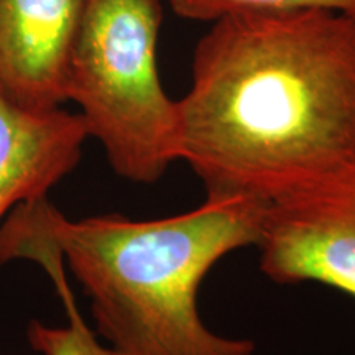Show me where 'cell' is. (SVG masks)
<instances>
[{"label": "cell", "instance_id": "obj_8", "mask_svg": "<svg viewBox=\"0 0 355 355\" xmlns=\"http://www.w3.org/2000/svg\"><path fill=\"white\" fill-rule=\"evenodd\" d=\"M176 15L214 21L242 12L331 10L355 19V0H166Z\"/></svg>", "mask_w": 355, "mask_h": 355}, {"label": "cell", "instance_id": "obj_2", "mask_svg": "<svg viewBox=\"0 0 355 355\" xmlns=\"http://www.w3.org/2000/svg\"><path fill=\"white\" fill-rule=\"evenodd\" d=\"M91 303L97 336L119 355H255L250 339L211 331L198 308L206 275L257 245L266 201L206 196L163 219H68L46 199L26 204Z\"/></svg>", "mask_w": 355, "mask_h": 355}, {"label": "cell", "instance_id": "obj_4", "mask_svg": "<svg viewBox=\"0 0 355 355\" xmlns=\"http://www.w3.org/2000/svg\"><path fill=\"white\" fill-rule=\"evenodd\" d=\"M255 247L278 285L319 283L355 298V165L266 202Z\"/></svg>", "mask_w": 355, "mask_h": 355}, {"label": "cell", "instance_id": "obj_6", "mask_svg": "<svg viewBox=\"0 0 355 355\" xmlns=\"http://www.w3.org/2000/svg\"><path fill=\"white\" fill-rule=\"evenodd\" d=\"M87 139L79 114L24 109L0 94V227L21 204L46 199L79 165Z\"/></svg>", "mask_w": 355, "mask_h": 355}, {"label": "cell", "instance_id": "obj_7", "mask_svg": "<svg viewBox=\"0 0 355 355\" xmlns=\"http://www.w3.org/2000/svg\"><path fill=\"white\" fill-rule=\"evenodd\" d=\"M35 263L42 266L51 278L68 316L66 326H46L40 321L28 324L26 337L35 352L42 355H119L112 347L102 343L97 332L92 331L83 319L66 279L61 255L50 252L38 257Z\"/></svg>", "mask_w": 355, "mask_h": 355}, {"label": "cell", "instance_id": "obj_3", "mask_svg": "<svg viewBox=\"0 0 355 355\" xmlns=\"http://www.w3.org/2000/svg\"><path fill=\"white\" fill-rule=\"evenodd\" d=\"M162 24L159 0H87L66 81L115 175L140 184L178 162L176 101L157 63Z\"/></svg>", "mask_w": 355, "mask_h": 355}, {"label": "cell", "instance_id": "obj_1", "mask_svg": "<svg viewBox=\"0 0 355 355\" xmlns=\"http://www.w3.org/2000/svg\"><path fill=\"white\" fill-rule=\"evenodd\" d=\"M176 101V158L206 196L261 201L355 165V19L242 12L211 21Z\"/></svg>", "mask_w": 355, "mask_h": 355}, {"label": "cell", "instance_id": "obj_5", "mask_svg": "<svg viewBox=\"0 0 355 355\" xmlns=\"http://www.w3.org/2000/svg\"><path fill=\"white\" fill-rule=\"evenodd\" d=\"M87 0H0V94L30 110L68 102L69 61Z\"/></svg>", "mask_w": 355, "mask_h": 355}]
</instances>
